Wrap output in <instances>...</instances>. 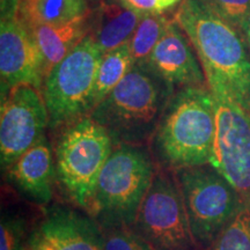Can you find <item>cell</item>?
Instances as JSON below:
<instances>
[{
	"mask_svg": "<svg viewBox=\"0 0 250 250\" xmlns=\"http://www.w3.org/2000/svg\"><path fill=\"white\" fill-rule=\"evenodd\" d=\"M195 49L206 83L250 115V51L242 33L201 0H183L173 14Z\"/></svg>",
	"mask_w": 250,
	"mask_h": 250,
	"instance_id": "cell-1",
	"label": "cell"
},
{
	"mask_svg": "<svg viewBox=\"0 0 250 250\" xmlns=\"http://www.w3.org/2000/svg\"><path fill=\"white\" fill-rule=\"evenodd\" d=\"M215 129L214 99L208 85L175 90L148 146L156 167L176 171L210 164Z\"/></svg>",
	"mask_w": 250,
	"mask_h": 250,
	"instance_id": "cell-2",
	"label": "cell"
},
{
	"mask_svg": "<svg viewBox=\"0 0 250 250\" xmlns=\"http://www.w3.org/2000/svg\"><path fill=\"white\" fill-rule=\"evenodd\" d=\"M174 93L147 65H133L89 117L107 131L115 145L149 146Z\"/></svg>",
	"mask_w": 250,
	"mask_h": 250,
	"instance_id": "cell-3",
	"label": "cell"
},
{
	"mask_svg": "<svg viewBox=\"0 0 250 250\" xmlns=\"http://www.w3.org/2000/svg\"><path fill=\"white\" fill-rule=\"evenodd\" d=\"M156 170L148 146L115 145L99 175L88 213L102 228L132 227Z\"/></svg>",
	"mask_w": 250,
	"mask_h": 250,
	"instance_id": "cell-4",
	"label": "cell"
},
{
	"mask_svg": "<svg viewBox=\"0 0 250 250\" xmlns=\"http://www.w3.org/2000/svg\"><path fill=\"white\" fill-rule=\"evenodd\" d=\"M54 133L57 186L68 202L88 213L99 175L115 144L107 131L89 116Z\"/></svg>",
	"mask_w": 250,
	"mask_h": 250,
	"instance_id": "cell-5",
	"label": "cell"
},
{
	"mask_svg": "<svg viewBox=\"0 0 250 250\" xmlns=\"http://www.w3.org/2000/svg\"><path fill=\"white\" fill-rule=\"evenodd\" d=\"M192 235L208 250L242 204L239 193L211 164L173 171Z\"/></svg>",
	"mask_w": 250,
	"mask_h": 250,
	"instance_id": "cell-6",
	"label": "cell"
},
{
	"mask_svg": "<svg viewBox=\"0 0 250 250\" xmlns=\"http://www.w3.org/2000/svg\"><path fill=\"white\" fill-rule=\"evenodd\" d=\"M103 54L87 36L46 76L42 94L49 115V130L62 129L93 110V92Z\"/></svg>",
	"mask_w": 250,
	"mask_h": 250,
	"instance_id": "cell-7",
	"label": "cell"
},
{
	"mask_svg": "<svg viewBox=\"0 0 250 250\" xmlns=\"http://www.w3.org/2000/svg\"><path fill=\"white\" fill-rule=\"evenodd\" d=\"M132 228L152 250H201L173 171L158 168Z\"/></svg>",
	"mask_w": 250,
	"mask_h": 250,
	"instance_id": "cell-8",
	"label": "cell"
},
{
	"mask_svg": "<svg viewBox=\"0 0 250 250\" xmlns=\"http://www.w3.org/2000/svg\"><path fill=\"white\" fill-rule=\"evenodd\" d=\"M211 92L217 129L210 164L232 184L243 204L250 208V115L226 94Z\"/></svg>",
	"mask_w": 250,
	"mask_h": 250,
	"instance_id": "cell-9",
	"label": "cell"
},
{
	"mask_svg": "<svg viewBox=\"0 0 250 250\" xmlns=\"http://www.w3.org/2000/svg\"><path fill=\"white\" fill-rule=\"evenodd\" d=\"M49 115L42 90L19 83L1 96L0 165L2 173L45 137Z\"/></svg>",
	"mask_w": 250,
	"mask_h": 250,
	"instance_id": "cell-10",
	"label": "cell"
},
{
	"mask_svg": "<svg viewBox=\"0 0 250 250\" xmlns=\"http://www.w3.org/2000/svg\"><path fill=\"white\" fill-rule=\"evenodd\" d=\"M1 96L19 83H30L42 90L44 70L40 49L30 29L19 20L0 23Z\"/></svg>",
	"mask_w": 250,
	"mask_h": 250,
	"instance_id": "cell-11",
	"label": "cell"
},
{
	"mask_svg": "<svg viewBox=\"0 0 250 250\" xmlns=\"http://www.w3.org/2000/svg\"><path fill=\"white\" fill-rule=\"evenodd\" d=\"M144 65H147L175 90L208 85L204 70L189 37L173 18Z\"/></svg>",
	"mask_w": 250,
	"mask_h": 250,
	"instance_id": "cell-12",
	"label": "cell"
},
{
	"mask_svg": "<svg viewBox=\"0 0 250 250\" xmlns=\"http://www.w3.org/2000/svg\"><path fill=\"white\" fill-rule=\"evenodd\" d=\"M36 225L57 250H103L104 234L98 221L77 206L50 204Z\"/></svg>",
	"mask_w": 250,
	"mask_h": 250,
	"instance_id": "cell-13",
	"label": "cell"
},
{
	"mask_svg": "<svg viewBox=\"0 0 250 250\" xmlns=\"http://www.w3.org/2000/svg\"><path fill=\"white\" fill-rule=\"evenodd\" d=\"M2 174L27 201L42 208L51 204L57 180L54 148L46 136L24 152Z\"/></svg>",
	"mask_w": 250,
	"mask_h": 250,
	"instance_id": "cell-14",
	"label": "cell"
},
{
	"mask_svg": "<svg viewBox=\"0 0 250 250\" xmlns=\"http://www.w3.org/2000/svg\"><path fill=\"white\" fill-rule=\"evenodd\" d=\"M143 15L120 0H103L90 9L88 37L107 54L130 42Z\"/></svg>",
	"mask_w": 250,
	"mask_h": 250,
	"instance_id": "cell-15",
	"label": "cell"
},
{
	"mask_svg": "<svg viewBox=\"0 0 250 250\" xmlns=\"http://www.w3.org/2000/svg\"><path fill=\"white\" fill-rule=\"evenodd\" d=\"M89 14L65 24L40 23L30 29L42 56L44 79L88 36Z\"/></svg>",
	"mask_w": 250,
	"mask_h": 250,
	"instance_id": "cell-16",
	"label": "cell"
},
{
	"mask_svg": "<svg viewBox=\"0 0 250 250\" xmlns=\"http://www.w3.org/2000/svg\"><path fill=\"white\" fill-rule=\"evenodd\" d=\"M129 43L102 56L93 92V109L103 101L133 67ZM93 111V110H92Z\"/></svg>",
	"mask_w": 250,
	"mask_h": 250,
	"instance_id": "cell-17",
	"label": "cell"
},
{
	"mask_svg": "<svg viewBox=\"0 0 250 250\" xmlns=\"http://www.w3.org/2000/svg\"><path fill=\"white\" fill-rule=\"evenodd\" d=\"M170 21L167 14L143 15L129 42L134 65L146 64Z\"/></svg>",
	"mask_w": 250,
	"mask_h": 250,
	"instance_id": "cell-18",
	"label": "cell"
},
{
	"mask_svg": "<svg viewBox=\"0 0 250 250\" xmlns=\"http://www.w3.org/2000/svg\"><path fill=\"white\" fill-rule=\"evenodd\" d=\"M90 13L88 0H37L34 11L33 29L40 23L59 26Z\"/></svg>",
	"mask_w": 250,
	"mask_h": 250,
	"instance_id": "cell-19",
	"label": "cell"
},
{
	"mask_svg": "<svg viewBox=\"0 0 250 250\" xmlns=\"http://www.w3.org/2000/svg\"><path fill=\"white\" fill-rule=\"evenodd\" d=\"M34 228L28 215L19 208H2L0 220V250H28Z\"/></svg>",
	"mask_w": 250,
	"mask_h": 250,
	"instance_id": "cell-20",
	"label": "cell"
},
{
	"mask_svg": "<svg viewBox=\"0 0 250 250\" xmlns=\"http://www.w3.org/2000/svg\"><path fill=\"white\" fill-rule=\"evenodd\" d=\"M208 250H250V208L242 203L236 214Z\"/></svg>",
	"mask_w": 250,
	"mask_h": 250,
	"instance_id": "cell-21",
	"label": "cell"
},
{
	"mask_svg": "<svg viewBox=\"0 0 250 250\" xmlns=\"http://www.w3.org/2000/svg\"><path fill=\"white\" fill-rule=\"evenodd\" d=\"M225 22L242 33L250 19V0H201Z\"/></svg>",
	"mask_w": 250,
	"mask_h": 250,
	"instance_id": "cell-22",
	"label": "cell"
},
{
	"mask_svg": "<svg viewBox=\"0 0 250 250\" xmlns=\"http://www.w3.org/2000/svg\"><path fill=\"white\" fill-rule=\"evenodd\" d=\"M103 250H152L148 243L130 226L103 228Z\"/></svg>",
	"mask_w": 250,
	"mask_h": 250,
	"instance_id": "cell-23",
	"label": "cell"
},
{
	"mask_svg": "<svg viewBox=\"0 0 250 250\" xmlns=\"http://www.w3.org/2000/svg\"><path fill=\"white\" fill-rule=\"evenodd\" d=\"M127 7L142 14H167L179 7L183 0H120Z\"/></svg>",
	"mask_w": 250,
	"mask_h": 250,
	"instance_id": "cell-24",
	"label": "cell"
},
{
	"mask_svg": "<svg viewBox=\"0 0 250 250\" xmlns=\"http://www.w3.org/2000/svg\"><path fill=\"white\" fill-rule=\"evenodd\" d=\"M37 0H21L19 8L18 19L27 28H30L34 20V11H35Z\"/></svg>",
	"mask_w": 250,
	"mask_h": 250,
	"instance_id": "cell-25",
	"label": "cell"
},
{
	"mask_svg": "<svg viewBox=\"0 0 250 250\" xmlns=\"http://www.w3.org/2000/svg\"><path fill=\"white\" fill-rule=\"evenodd\" d=\"M28 250H57L56 247L45 239L44 236L41 234L37 228H34L33 233H31L29 243H28Z\"/></svg>",
	"mask_w": 250,
	"mask_h": 250,
	"instance_id": "cell-26",
	"label": "cell"
},
{
	"mask_svg": "<svg viewBox=\"0 0 250 250\" xmlns=\"http://www.w3.org/2000/svg\"><path fill=\"white\" fill-rule=\"evenodd\" d=\"M21 0H0V18L1 21L12 20L18 17Z\"/></svg>",
	"mask_w": 250,
	"mask_h": 250,
	"instance_id": "cell-27",
	"label": "cell"
},
{
	"mask_svg": "<svg viewBox=\"0 0 250 250\" xmlns=\"http://www.w3.org/2000/svg\"><path fill=\"white\" fill-rule=\"evenodd\" d=\"M242 34H243V36H245L246 42H247V45H248L249 51H250V19H249L248 22H247V23L245 24V27H243Z\"/></svg>",
	"mask_w": 250,
	"mask_h": 250,
	"instance_id": "cell-28",
	"label": "cell"
},
{
	"mask_svg": "<svg viewBox=\"0 0 250 250\" xmlns=\"http://www.w3.org/2000/svg\"><path fill=\"white\" fill-rule=\"evenodd\" d=\"M93 1H98V2H100V1H103V0H93Z\"/></svg>",
	"mask_w": 250,
	"mask_h": 250,
	"instance_id": "cell-29",
	"label": "cell"
}]
</instances>
